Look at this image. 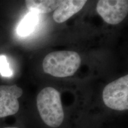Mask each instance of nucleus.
<instances>
[{
  "instance_id": "6e6552de",
  "label": "nucleus",
  "mask_w": 128,
  "mask_h": 128,
  "mask_svg": "<svg viewBox=\"0 0 128 128\" xmlns=\"http://www.w3.org/2000/svg\"><path fill=\"white\" fill-rule=\"evenodd\" d=\"M38 22V14L34 12H29L17 26V34L20 37H26L30 35L34 32Z\"/></svg>"
},
{
  "instance_id": "f03ea898",
  "label": "nucleus",
  "mask_w": 128,
  "mask_h": 128,
  "mask_svg": "<svg viewBox=\"0 0 128 128\" xmlns=\"http://www.w3.org/2000/svg\"><path fill=\"white\" fill-rule=\"evenodd\" d=\"M81 60L74 51H55L49 54L43 61L45 73L58 78L73 76L79 68Z\"/></svg>"
},
{
  "instance_id": "9d476101",
  "label": "nucleus",
  "mask_w": 128,
  "mask_h": 128,
  "mask_svg": "<svg viewBox=\"0 0 128 128\" xmlns=\"http://www.w3.org/2000/svg\"><path fill=\"white\" fill-rule=\"evenodd\" d=\"M3 128H20L16 127V126H7V127H4Z\"/></svg>"
},
{
  "instance_id": "f257e3e1",
  "label": "nucleus",
  "mask_w": 128,
  "mask_h": 128,
  "mask_svg": "<svg viewBox=\"0 0 128 128\" xmlns=\"http://www.w3.org/2000/svg\"><path fill=\"white\" fill-rule=\"evenodd\" d=\"M38 113L43 122L51 128H60L65 119V113L60 92L53 87L44 88L36 98Z\"/></svg>"
},
{
  "instance_id": "20e7f679",
  "label": "nucleus",
  "mask_w": 128,
  "mask_h": 128,
  "mask_svg": "<svg viewBox=\"0 0 128 128\" xmlns=\"http://www.w3.org/2000/svg\"><path fill=\"white\" fill-rule=\"evenodd\" d=\"M98 14L106 23L116 25L121 23L128 13L127 0H100L96 7Z\"/></svg>"
},
{
  "instance_id": "1a4fd4ad",
  "label": "nucleus",
  "mask_w": 128,
  "mask_h": 128,
  "mask_svg": "<svg viewBox=\"0 0 128 128\" xmlns=\"http://www.w3.org/2000/svg\"><path fill=\"white\" fill-rule=\"evenodd\" d=\"M0 74L4 77H10L12 76V71L10 68L7 57L3 55H0Z\"/></svg>"
},
{
  "instance_id": "423d86ee",
  "label": "nucleus",
  "mask_w": 128,
  "mask_h": 128,
  "mask_svg": "<svg viewBox=\"0 0 128 128\" xmlns=\"http://www.w3.org/2000/svg\"><path fill=\"white\" fill-rule=\"evenodd\" d=\"M87 2L86 0L61 1L58 7L54 11L53 18L58 23H64L80 12Z\"/></svg>"
},
{
  "instance_id": "0eeeda50",
  "label": "nucleus",
  "mask_w": 128,
  "mask_h": 128,
  "mask_svg": "<svg viewBox=\"0 0 128 128\" xmlns=\"http://www.w3.org/2000/svg\"><path fill=\"white\" fill-rule=\"evenodd\" d=\"M26 6L29 12L37 13H48L55 11L58 7L61 1L56 0H27Z\"/></svg>"
},
{
  "instance_id": "7ed1b4c3",
  "label": "nucleus",
  "mask_w": 128,
  "mask_h": 128,
  "mask_svg": "<svg viewBox=\"0 0 128 128\" xmlns=\"http://www.w3.org/2000/svg\"><path fill=\"white\" fill-rule=\"evenodd\" d=\"M107 108L118 112L128 109V75L114 80L106 86L102 93Z\"/></svg>"
},
{
  "instance_id": "39448f33",
  "label": "nucleus",
  "mask_w": 128,
  "mask_h": 128,
  "mask_svg": "<svg viewBox=\"0 0 128 128\" xmlns=\"http://www.w3.org/2000/svg\"><path fill=\"white\" fill-rule=\"evenodd\" d=\"M23 90L16 85L0 86V118L16 114L20 109L18 98Z\"/></svg>"
}]
</instances>
